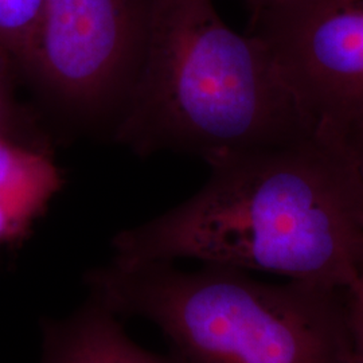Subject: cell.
Masks as SVG:
<instances>
[{"mask_svg":"<svg viewBox=\"0 0 363 363\" xmlns=\"http://www.w3.org/2000/svg\"><path fill=\"white\" fill-rule=\"evenodd\" d=\"M202 189L113 237L112 261L195 259L350 291L363 256V183L312 133L208 163Z\"/></svg>","mask_w":363,"mask_h":363,"instance_id":"6da1fadb","label":"cell"},{"mask_svg":"<svg viewBox=\"0 0 363 363\" xmlns=\"http://www.w3.org/2000/svg\"><path fill=\"white\" fill-rule=\"evenodd\" d=\"M143 58L113 125L138 155L206 163L315 133L265 45L228 26L213 0H147Z\"/></svg>","mask_w":363,"mask_h":363,"instance_id":"7a4b0ae2","label":"cell"},{"mask_svg":"<svg viewBox=\"0 0 363 363\" xmlns=\"http://www.w3.org/2000/svg\"><path fill=\"white\" fill-rule=\"evenodd\" d=\"M89 296L162 331L178 363H357L349 291L269 284L247 271L111 261L85 274Z\"/></svg>","mask_w":363,"mask_h":363,"instance_id":"3957f363","label":"cell"},{"mask_svg":"<svg viewBox=\"0 0 363 363\" xmlns=\"http://www.w3.org/2000/svg\"><path fill=\"white\" fill-rule=\"evenodd\" d=\"M147 0H45L28 76L69 115L113 125L143 58Z\"/></svg>","mask_w":363,"mask_h":363,"instance_id":"277c9868","label":"cell"},{"mask_svg":"<svg viewBox=\"0 0 363 363\" xmlns=\"http://www.w3.org/2000/svg\"><path fill=\"white\" fill-rule=\"evenodd\" d=\"M315 132L363 115V0H276L250 19Z\"/></svg>","mask_w":363,"mask_h":363,"instance_id":"5b68a950","label":"cell"},{"mask_svg":"<svg viewBox=\"0 0 363 363\" xmlns=\"http://www.w3.org/2000/svg\"><path fill=\"white\" fill-rule=\"evenodd\" d=\"M39 363H178L136 345L120 316L89 296L76 311L42 322Z\"/></svg>","mask_w":363,"mask_h":363,"instance_id":"8992f818","label":"cell"},{"mask_svg":"<svg viewBox=\"0 0 363 363\" xmlns=\"http://www.w3.org/2000/svg\"><path fill=\"white\" fill-rule=\"evenodd\" d=\"M46 154L0 140V245L22 238L60 182Z\"/></svg>","mask_w":363,"mask_h":363,"instance_id":"52a82bcc","label":"cell"},{"mask_svg":"<svg viewBox=\"0 0 363 363\" xmlns=\"http://www.w3.org/2000/svg\"><path fill=\"white\" fill-rule=\"evenodd\" d=\"M45 0H0V49L27 74L33 62Z\"/></svg>","mask_w":363,"mask_h":363,"instance_id":"ba28073f","label":"cell"},{"mask_svg":"<svg viewBox=\"0 0 363 363\" xmlns=\"http://www.w3.org/2000/svg\"><path fill=\"white\" fill-rule=\"evenodd\" d=\"M7 60L10 58L0 49V140L28 147L18 136L19 115L11 97Z\"/></svg>","mask_w":363,"mask_h":363,"instance_id":"9c48e42d","label":"cell"},{"mask_svg":"<svg viewBox=\"0 0 363 363\" xmlns=\"http://www.w3.org/2000/svg\"><path fill=\"white\" fill-rule=\"evenodd\" d=\"M351 334L357 363H363V296L349 291Z\"/></svg>","mask_w":363,"mask_h":363,"instance_id":"30bf717a","label":"cell"},{"mask_svg":"<svg viewBox=\"0 0 363 363\" xmlns=\"http://www.w3.org/2000/svg\"><path fill=\"white\" fill-rule=\"evenodd\" d=\"M244 1L250 13V19H253L262 11H265L269 6H272L276 0H244Z\"/></svg>","mask_w":363,"mask_h":363,"instance_id":"8fae6325","label":"cell"},{"mask_svg":"<svg viewBox=\"0 0 363 363\" xmlns=\"http://www.w3.org/2000/svg\"><path fill=\"white\" fill-rule=\"evenodd\" d=\"M355 294H359L363 296V256L361 259V264H359V269H358V277H357V283L352 289H350Z\"/></svg>","mask_w":363,"mask_h":363,"instance_id":"7c38bea8","label":"cell"}]
</instances>
